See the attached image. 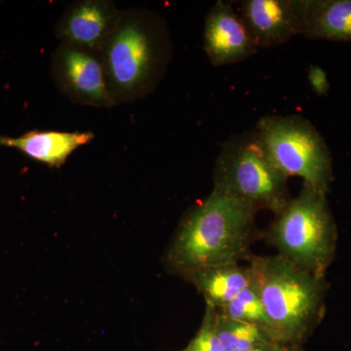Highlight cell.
<instances>
[{
  "mask_svg": "<svg viewBox=\"0 0 351 351\" xmlns=\"http://www.w3.org/2000/svg\"><path fill=\"white\" fill-rule=\"evenodd\" d=\"M258 212L249 203L213 189L182 219L166 252V267L186 278L204 267L247 260Z\"/></svg>",
  "mask_w": 351,
  "mask_h": 351,
  "instance_id": "obj_1",
  "label": "cell"
},
{
  "mask_svg": "<svg viewBox=\"0 0 351 351\" xmlns=\"http://www.w3.org/2000/svg\"><path fill=\"white\" fill-rule=\"evenodd\" d=\"M168 25L142 8L120 11L101 51L108 90L117 105L141 100L156 90L172 57Z\"/></svg>",
  "mask_w": 351,
  "mask_h": 351,
  "instance_id": "obj_2",
  "label": "cell"
},
{
  "mask_svg": "<svg viewBox=\"0 0 351 351\" xmlns=\"http://www.w3.org/2000/svg\"><path fill=\"white\" fill-rule=\"evenodd\" d=\"M252 285L262 302L276 343L302 346L326 311V276L301 269L280 255H250Z\"/></svg>",
  "mask_w": 351,
  "mask_h": 351,
  "instance_id": "obj_3",
  "label": "cell"
},
{
  "mask_svg": "<svg viewBox=\"0 0 351 351\" xmlns=\"http://www.w3.org/2000/svg\"><path fill=\"white\" fill-rule=\"evenodd\" d=\"M327 195L302 184L297 197L276 215L265 232L278 255L318 276H326L338 244V228Z\"/></svg>",
  "mask_w": 351,
  "mask_h": 351,
  "instance_id": "obj_4",
  "label": "cell"
},
{
  "mask_svg": "<svg viewBox=\"0 0 351 351\" xmlns=\"http://www.w3.org/2000/svg\"><path fill=\"white\" fill-rule=\"evenodd\" d=\"M214 191L276 215L292 199L288 177L274 165L255 131L228 138L213 171Z\"/></svg>",
  "mask_w": 351,
  "mask_h": 351,
  "instance_id": "obj_5",
  "label": "cell"
},
{
  "mask_svg": "<svg viewBox=\"0 0 351 351\" xmlns=\"http://www.w3.org/2000/svg\"><path fill=\"white\" fill-rule=\"evenodd\" d=\"M254 131L284 175L329 193L335 180L331 151L311 121L301 115H267Z\"/></svg>",
  "mask_w": 351,
  "mask_h": 351,
  "instance_id": "obj_6",
  "label": "cell"
},
{
  "mask_svg": "<svg viewBox=\"0 0 351 351\" xmlns=\"http://www.w3.org/2000/svg\"><path fill=\"white\" fill-rule=\"evenodd\" d=\"M52 77L69 100L86 107H117L108 90L101 54L60 43L51 59Z\"/></svg>",
  "mask_w": 351,
  "mask_h": 351,
  "instance_id": "obj_7",
  "label": "cell"
},
{
  "mask_svg": "<svg viewBox=\"0 0 351 351\" xmlns=\"http://www.w3.org/2000/svg\"><path fill=\"white\" fill-rule=\"evenodd\" d=\"M203 46L215 66L239 63L258 50L240 14L223 0L211 7L205 18Z\"/></svg>",
  "mask_w": 351,
  "mask_h": 351,
  "instance_id": "obj_8",
  "label": "cell"
},
{
  "mask_svg": "<svg viewBox=\"0 0 351 351\" xmlns=\"http://www.w3.org/2000/svg\"><path fill=\"white\" fill-rule=\"evenodd\" d=\"M120 11L108 0H80L64 9L58 21L55 34L61 43L73 44L101 54L110 36Z\"/></svg>",
  "mask_w": 351,
  "mask_h": 351,
  "instance_id": "obj_9",
  "label": "cell"
},
{
  "mask_svg": "<svg viewBox=\"0 0 351 351\" xmlns=\"http://www.w3.org/2000/svg\"><path fill=\"white\" fill-rule=\"evenodd\" d=\"M239 10L258 49L302 36V0H244Z\"/></svg>",
  "mask_w": 351,
  "mask_h": 351,
  "instance_id": "obj_10",
  "label": "cell"
},
{
  "mask_svg": "<svg viewBox=\"0 0 351 351\" xmlns=\"http://www.w3.org/2000/svg\"><path fill=\"white\" fill-rule=\"evenodd\" d=\"M93 138L92 132L34 130L15 138L0 135V147H12L32 160L51 168H60L73 152L89 144Z\"/></svg>",
  "mask_w": 351,
  "mask_h": 351,
  "instance_id": "obj_11",
  "label": "cell"
},
{
  "mask_svg": "<svg viewBox=\"0 0 351 351\" xmlns=\"http://www.w3.org/2000/svg\"><path fill=\"white\" fill-rule=\"evenodd\" d=\"M302 36L351 43V0H302Z\"/></svg>",
  "mask_w": 351,
  "mask_h": 351,
  "instance_id": "obj_12",
  "label": "cell"
},
{
  "mask_svg": "<svg viewBox=\"0 0 351 351\" xmlns=\"http://www.w3.org/2000/svg\"><path fill=\"white\" fill-rule=\"evenodd\" d=\"M186 279L199 291L206 304L215 308L226 306L252 284L250 269L239 263L195 270Z\"/></svg>",
  "mask_w": 351,
  "mask_h": 351,
  "instance_id": "obj_13",
  "label": "cell"
},
{
  "mask_svg": "<svg viewBox=\"0 0 351 351\" xmlns=\"http://www.w3.org/2000/svg\"><path fill=\"white\" fill-rule=\"evenodd\" d=\"M216 332L223 351H244L265 343H276L265 328L226 317L218 311Z\"/></svg>",
  "mask_w": 351,
  "mask_h": 351,
  "instance_id": "obj_14",
  "label": "cell"
},
{
  "mask_svg": "<svg viewBox=\"0 0 351 351\" xmlns=\"http://www.w3.org/2000/svg\"><path fill=\"white\" fill-rule=\"evenodd\" d=\"M216 309L219 314L226 317L258 325L269 331L265 309L257 291L252 284L248 288L242 291L230 304L221 308Z\"/></svg>",
  "mask_w": 351,
  "mask_h": 351,
  "instance_id": "obj_15",
  "label": "cell"
},
{
  "mask_svg": "<svg viewBox=\"0 0 351 351\" xmlns=\"http://www.w3.org/2000/svg\"><path fill=\"white\" fill-rule=\"evenodd\" d=\"M216 314L215 307L206 304L202 324L195 338L189 343L188 351H223L216 332Z\"/></svg>",
  "mask_w": 351,
  "mask_h": 351,
  "instance_id": "obj_16",
  "label": "cell"
},
{
  "mask_svg": "<svg viewBox=\"0 0 351 351\" xmlns=\"http://www.w3.org/2000/svg\"><path fill=\"white\" fill-rule=\"evenodd\" d=\"M308 82L311 89L319 96L326 94L329 90V82H328L326 73L319 66H309Z\"/></svg>",
  "mask_w": 351,
  "mask_h": 351,
  "instance_id": "obj_17",
  "label": "cell"
},
{
  "mask_svg": "<svg viewBox=\"0 0 351 351\" xmlns=\"http://www.w3.org/2000/svg\"><path fill=\"white\" fill-rule=\"evenodd\" d=\"M244 351H304L302 346L286 345L280 343H269L256 346Z\"/></svg>",
  "mask_w": 351,
  "mask_h": 351,
  "instance_id": "obj_18",
  "label": "cell"
},
{
  "mask_svg": "<svg viewBox=\"0 0 351 351\" xmlns=\"http://www.w3.org/2000/svg\"><path fill=\"white\" fill-rule=\"evenodd\" d=\"M182 351H188V350H186V348H184V350H182Z\"/></svg>",
  "mask_w": 351,
  "mask_h": 351,
  "instance_id": "obj_19",
  "label": "cell"
}]
</instances>
